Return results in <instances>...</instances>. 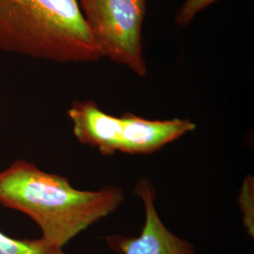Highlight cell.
Listing matches in <instances>:
<instances>
[{"instance_id":"277c9868","label":"cell","mask_w":254,"mask_h":254,"mask_svg":"<svg viewBox=\"0 0 254 254\" xmlns=\"http://www.w3.org/2000/svg\"><path fill=\"white\" fill-rule=\"evenodd\" d=\"M134 191L144 207V224L137 236L119 234L106 236L109 249L120 254H196L190 241L173 234L164 224L155 207L153 182L143 178L136 182Z\"/></svg>"},{"instance_id":"5b68a950","label":"cell","mask_w":254,"mask_h":254,"mask_svg":"<svg viewBox=\"0 0 254 254\" xmlns=\"http://www.w3.org/2000/svg\"><path fill=\"white\" fill-rule=\"evenodd\" d=\"M120 118L119 153L123 154H153L196 129V125L186 119L149 120L130 112Z\"/></svg>"},{"instance_id":"9c48e42d","label":"cell","mask_w":254,"mask_h":254,"mask_svg":"<svg viewBox=\"0 0 254 254\" xmlns=\"http://www.w3.org/2000/svg\"><path fill=\"white\" fill-rule=\"evenodd\" d=\"M216 1L218 0H186L176 14V23L182 27L189 25L200 11Z\"/></svg>"},{"instance_id":"52a82bcc","label":"cell","mask_w":254,"mask_h":254,"mask_svg":"<svg viewBox=\"0 0 254 254\" xmlns=\"http://www.w3.org/2000/svg\"><path fill=\"white\" fill-rule=\"evenodd\" d=\"M0 254H67L44 238L16 239L0 232Z\"/></svg>"},{"instance_id":"3957f363","label":"cell","mask_w":254,"mask_h":254,"mask_svg":"<svg viewBox=\"0 0 254 254\" xmlns=\"http://www.w3.org/2000/svg\"><path fill=\"white\" fill-rule=\"evenodd\" d=\"M101 53L139 76L148 70L141 32L146 0H77Z\"/></svg>"},{"instance_id":"7a4b0ae2","label":"cell","mask_w":254,"mask_h":254,"mask_svg":"<svg viewBox=\"0 0 254 254\" xmlns=\"http://www.w3.org/2000/svg\"><path fill=\"white\" fill-rule=\"evenodd\" d=\"M0 50L58 63L104 58L77 0H0Z\"/></svg>"},{"instance_id":"8992f818","label":"cell","mask_w":254,"mask_h":254,"mask_svg":"<svg viewBox=\"0 0 254 254\" xmlns=\"http://www.w3.org/2000/svg\"><path fill=\"white\" fill-rule=\"evenodd\" d=\"M74 137L104 155L119 153L121 118L103 111L93 101H75L68 109Z\"/></svg>"},{"instance_id":"6da1fadb","label":"cell","mask_w":254,"mask_h":254,"mask_svg":"<svg viewBox=\"0 0 254 254\" xmlns=\"http://www.w3.org/2000/svg\"><path fill=\"white\" fill-rule=\"evenodd\" d=\"M126 199L123 189H74L69 180L24 159L0 172V204L31 218L42 238L64 248L83 231L116 212Z\"/></svg>"},{"instance_id":"ba28073f","label":"cell","mask_w":254,"mask_h":254,"mask_svg":"<svg viewBox=\"0 0 254 254\" xmlns=\"http://www.w3.org/2000/svg\"><path fill=\"white\" fill-rule=\"evenodd\" d=\"M238 202L243 214V223L246 231L249 236L254 237V179L252 176H247L243 182Z\"/></svg>"}]
</instances>
